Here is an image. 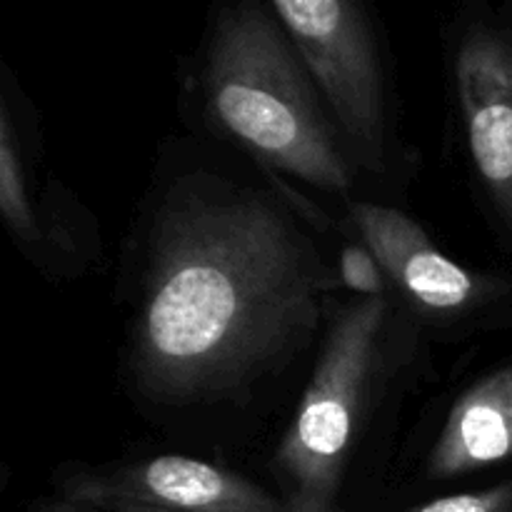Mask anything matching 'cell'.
Wrapping results in <instances>:
<instances>
[{"label":"cell","mask_w":512,"mask_h":512,"mask_svg":"<svg viewBox=\"0 0 512 512\" xmlns=\"http://www.w3.org/2000/svg\"><path fill=\"white\" fill-rule=\"evenodd\" d=\"M143 280L130 368L160 405L240 393L305 345L333 288L278 200L213 178L170 190Z\"/></svg>","instance_id":"cell-1"},{"label":"cell","mask_w":512,"mask_h":512,"mask_svg":"<svg viewBox=\"0 0 512 512\" xmlns=\"http://www.w3.org/2000/svg\"><path fill=\"white\" fill-rule=\"evenodd\" d=\"M205 90L215 120L265 165L320 190L353 185L348 155L270 5H235L213 23Z\"/></svg>","instance_id":"cell-2"},{"label":"cell","mask_w":512,"mask_h":512,"mask_svg":"<svg viewBox=\"0 0 512 512\" xmlns=\"http://www.w3.org/2000/svg\"><path fill=\"white\" fill-rule=\"evenodd\" d=\"M388 298L335 313L310 383L275 453L288 512H335L365 400L385 360Z\"/></svg>","instance_id":"cell-3"},{"label":"cell","mask_w":512,"mask_h":512,"mask_svg":"<svg viewBox=\"0 0 512 512\" xmlns=\"http://www.w3.org/2000/svg\"><path fill=\"white\" fill-rule=\"evenodd\" d=\"M270 8L333 113L345 148L365 168H383V70L363 10L348 0H275Z\"/></svg>","instance_id":"cell-4"},{"label":"cell","mask_w":512,"mask_h":512,"mask_svg":"<svg viewBox=\"0 0 512 512\" xmlns=\"http://www.w3.org/2000/svg\"><path fill=\"white\" fill-rule=\"evenodd\" d=\"M453 83L475 173L512 230V33L470 23L455 40Z\"/></svg>","instance_id":"cell-5"},{"label":"cell","mask_w":512,"mask_h":512,"mask_svg":"<svg viewBox=\"0 0 512 512\" xmlns=\"http://www.w3.org/2000/svg\"><path fill=\"white\" fill-rule=\"evenodd\" d=\"M350 220L388 280L405 298L435 318L455 320L503 298L500 278L473 273L440 253L425 230L400 210L378 203H350Z\"/></svg>","instance_id":"cell-6"},{"label":"cell","mask_w":512,"mask_h":512,"mask_svg":"<svg viewBox=\"0 0 512 512\" xmlns=\"http://www.w3.org/2000/svg\"><path fill=\"white\" fill-rule=\"evenodd\" d=\"M65 505H145L173 512H288L283 500L238 473L185 455H158L70 483Z\"/></svg>","instance_id":"cell-7"},{"label":"cell","mask_w":512,"mask_h":512,"mask_svg":"<svg viewBox=\"0 0 512 512\" xmlns=\"http://www.w3.org/2000/svg\"><path fill=\"white\" fill-rule=\"evenodd\" d=\"M512 458V365L470 385L430 450L433 478H458Z\"/></svg>","instance_id":"cell-8"},{"label":"cell","mask_w":512,"mask_h":512,"mask_svg":"<svg viewBox=\"0 0 512 512\" xmlns=\"http://www.w3.org/2000/svg\"><path fill=\"white\" fill-rule=\"evenodd\" d=\"M0 210L5 223L10 225L18 238H33L35 215L30 208L28 185H25L20 150L15 145L13 128H10L8 108L0 110Z\"/></svg>","instance_id":"cell-9"},{"label":"cell","mask_w":512,"mask_h":512,"mask_svg":"<svg viewBox=\"0 0 512 512\" xmlns=\"http://www.w3.org/2000/svg\"><path fill=\"white\" fill-rule=\"evenodd\" d=\"M388 275L365 245H350L340 255V283L353 290L355 298H383Z\"/></svg>","instance_id":"cell-10"},{"label":"cell","mask_w":512,"mask_h":512,"mask_svg":"<svg viewBox=\"0 0 512 512\" xmlns=\"http://www.w3.org/2000/svg\"><path fill=\"white\" fill-rule=\"evenodd\" d=\"M408 512H512V483L493 485L475 493L445 495V498L415 505Z\"/></svg>","instance_id":"cell-11"},{"label":"cell","mask_w":512,"mask_h":512,"mask_svg":"<svg viewBox=\"0 0 512 512\" xmlns=\"http://www.w3.org/2000/svg\"><path fill=\"white\" fill-rule=\"evenodd\" d=\"M53 512H173V510L145 508V505H93V508H75V505L60 503V508Z\"/></svg>","instance_id":"cell-12"}]
</instances>
